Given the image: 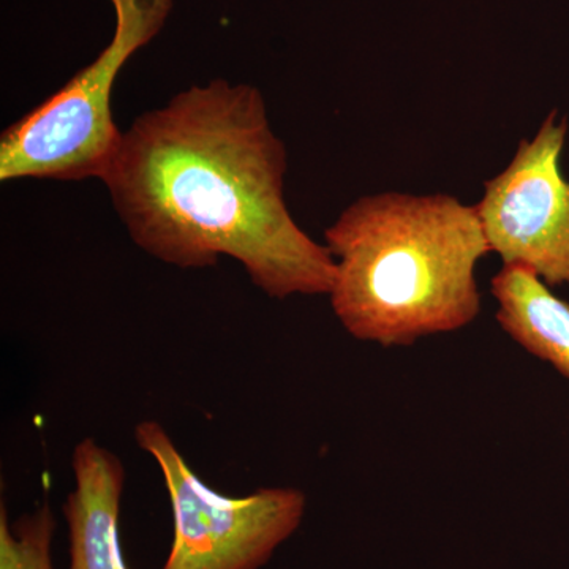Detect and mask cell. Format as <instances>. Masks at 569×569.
Listing matches in <instances>:
<instances>
[{"label": "cell", "mask_w": 569, "mask_h": 569, "mask_svg": "<svg viewBox=\"0 0 569 569\" xmlns=\"http://www.w3.org/2000/svg\"><path fill=\"white\" fill-rule=\"evenodd\" d=\"M134 440L162 471L173 508V546L162 569H260L301 526V490L224 497L201 481L159 422H140Z\"/></svg>", "instance_id": "obj_4"}, {"label": "cell", "mask_w": 569, "mask_h": 569, "mask_svg": "<svg viewBox=\"0 0 569 569\" xmlns=\"http://www.w3.org/2000/svg\"><path fill=\"white\" fill-rule=\"evenodd\" d=\"M567 134V119L549 112L475 204L490 253L549 287H569V181L560 164Z\"/></svg>", "instance_id": "obj_5"}, {"label": "cell", "mask_w": 569, "mask_h": 569, "mask_svg": "<svg viewBox=\"0 0 569 569\" xmlns=\"http://www.w3.org/2000/svg\"><path fill=\"white\" fill-rule=\"evenodd\" d=\"M56 522L48 505L26 516L11 529L6 507L0 509V569H54L51 539Z\"/></svg>", "instance_id": "obj_8"}, {"label": "cell", "mask_w": 569, "mask_h": 569, "mask_svg": "<svg viewBox=\"0 0 569 569\" xmlns=\"http://www.w3.org/2000/svg\"><path fill=\"white\" fill-rule=\"evenodd\" d=\"M73 492L63 505L69 523V569H129L119 542V512L126 470L121 459L92 438L71 456Z\"/></svg>", "instance_id": "obj_6"}, {"label": "cell", "mask_w": 569, "mask_h": 569, "mask_svg": "<svg viewBox=\"0 0 569 569\" xmlns=\"http://www.w3.org/2000/svg\"><path fill=\"white\" fill-rule=\"evenodd\" d=\"M496 320L519 347L569 378V305L530 269L503 264L490 284Z\"/></svg>", "instance_id": "obj_7"}, {"label": "cell", "mask_w": 569, "mask_h": 569, "mask_svg": "<svg viewBox=\"0 0 569 569\" xmlns=\"http://www.w3.org/2000/svg\"><path fill=\"white\" fill-rule=\"evenodd\" d=\"M325 239L336 261L332 312L359 342L413 346L481 313L477 269L490 249L475 206L452 194H367Z\"/></svg>", "instance_id": "obj_2"}, {"label": "cell", "mask_w": 569, "mask_h": 569, "mask_svg": "<svg viewBox=\"0 0 569 569\" xmlns=\"http://www.w3.org/2000/svg\"><path fill=\"white\" fill-rule=\"evenodd\" d=\"M110 2L116 24L108 47L0 137V181H102L122 138L111 111L114 82L129 59L162 32L174 6V0Z\"/></svg>", "instance_id": "obj_3"}, {"label": "cell", "mask_w": 569, "mask_h": 569, "mask_svg": "<svg viewBox=\"0 0 569 569\" xmlns=\"http://www.w3.org/2000/svg\"><path fill=\"white\" fill-rule=\"evenodd\" d=\"M287 170L260 89L217 78L138 116L102 182L134 244L163 263L230 257L269 298L329 295L335 257L291 216Z\"/></svg>", "instance_id": "obj_1"}]
</instances>
